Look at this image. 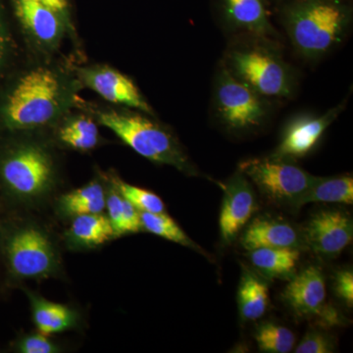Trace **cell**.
Segmentation results:
<instances>
[{"label":"cell","mask_w":353,"mask_h":353,"mask_svg":"<svg viewBox=\"0 0 353 353\" xmlns=\"http://www.w3.org/2000/svg\"><path fill=\"white\" fill-rule=\"evenodd\" d=\"M83 88L75 70L44 59L11 83L0 104V121L14 132L57 126L76 108Z\"/></svg>","instance_id":"6da1fadb"},{"label":"cell","mask_w":353,"mask_h":353,"mask_svg":"<svg viewBox=\"0 0 353 353\" xmlns=\"http://www.w3.org/2000/svg\"><path fill=\"white\" fill-rule=\"evenodd\" d=\"M280 16L296 52L315 61L343 43L352 26V6L350 0H289Z\"/></svg>","instance_id":"7a4b0ae2"},{"label":"cell","mask_w":353,"mask_h":353,"mask_svg":"<svg viewBox=\"0 0 353 353\" xmlns=\"http://www.w3.org/2000/svg\"><path fill=\"white\" fill-rule=\"evenodd\" d=\"M94 114L99 124L113 132L141 157L174 167L185 175H199L176 137L148 114L125 108L101 109Z\"/></svg>","instance_id":"3957f363"},{"label":"cell","mask_w":353,"mask_h":353,"mask_svg":"<svg viewBox=\"0 0 353 353\" xmlns=\"http://www.w3.org/2000/svg\"><path fill=\"white\" fill-rule=\"evenodd\" d=\"M259 41L234 44L228 50L225 67L232 75L266 99H285L294 90V75L277 50Z\"/></svg>","instance_id":"277c9868"},{"label":"cell","mask_w":353,"mask_h":353,"mask_svg":"<svg viewBox=\"0 0 353 353\" xmlns=\"http://www.w3.org/2000/svg\"><path fill=\"white\" fill-rule=\"evenodd\" d=\"M213 99L218 119L231 132L255 131L270 114L268 99L232 75L224 64L217 72Z\"/></svg>","instance_id":"5b68a950"},{"label":"cell","mask_w":353,"mask_h":353,"mask_svg":"<svg viewBox=\"0 0 353 353\" xmlns=\"http://www.w3.org/2000/svg\"><path fill=\"white\" fill-rule=\"evenodd\" d=\"M239 170L272 203L292 209L296 208V202L316 179L294 160L273 155L245 160L241 162Z\"/></svg>","instance_id":"8992f818"},{"label":"cell","mask_w":353,"mask_h":353,"mask_svg":"<svg viewBox=\"0 0 353 353\" xmlns=\"http://www.w3.org/2000/svg\"><path fill=\"white\" fill-rule=\"evenodd\" d=\"M0 175L16 196H41L54 181V162L46 146L34 141L23 143L2 158Z\"/></svg>","instance_id":"52a82bcc"},{"label":"cell","mask_w":353,"mask_h":353,"mask_svg":"<svg viewBox=\"0 0 353 353\" xmlns=\"http://www.w3.org/2000/svg\"><path fill=\"white\" fill-rule=\"evenodd\" d=\"M14 13L32 50L43 57L57 52L67 34H73L64 18L39 0H12Z\"/></svg>","instance_id":"ba28073f"},{"label":"cell","mask_w":353,"mask_h":353,"mask_svg":"<svg viewBox=\"0 0 353 353\" xmlns=\"http://www.w3.org/2000/svg\"><path fill=\"white\" fill-rule=\"evenodd\" d=\"M7 259L17 277L37 279L50 275L57 268V253L48 236L38 228L17 230L7 243Z\"/></svg>","instance_id":"9c48e42d"},{"label":"cell","mask_w":353,"mask_h":353,"mask_svg":"<svg viewBox=\"0 0 353 353\" xmlns=\"http://www.w3.org/2000/svg\"><path fill=\"white\" fill-rule=\"evenodd\" d=\"M83 88L99 94L104 101L153 116V109L141 90L122 72L104 64L88 65L75 69Z\"/></svg>","instance_id":"30bf717a"},{"label":"cell","mask_w":353,"mask_h":353,"mask_svg":"<svg viewBox=\"0 0 353 353\" xmlns=\"http://www.w3.org/2000/svg\"><path fill=\"white\" fill-rule=\"evenodd\" d=\"M221 185L224 190L219 218L221 241L230 245L256 211V194L248 176L240 170Z\"/></svg>","instance_id":"8fae6325"},{"label":"cell","mask_w":353,"mask_h":353,"mask_svg":"<svg viewBox=\"0 0 353 353\" xmlns=\"http://www.w3.org/2000/svg\"><path fill=\"white\" fill-rule=\"evenodd\" d=\"M305 245L317 254L334 257L352 241V218L340 210H322L310 218L303 233Z\"/></svg>","instance_id":"7c38bea8"},{"label":"cell","mask_w":353,"mask_h":353,"mask_svg":"<svg viewBox=\"0 0 353 353\" xmlns=\"http://www.w3.org/2000/svg\"><path fill=\"white\" fill-rule=\"evenodd\" d=\"M345 105V103L340 104L323 115H301L290 121L285 128L280 143L271 155L292 160L307 155L343 112Z\"/></svg>","instance_id":"4fadbf2b"},{"label":"cell","mask_w":353,"mask_h":353,"mask_svg":"<svg viewBox=\"0 0 353 353\" xmlns=\"http://www.w3.org/2000/svg\"><path fill=\"white\" fill-rule=\"evenodd\" d=\"M285 303L296 315L321 318L327 310L325 278L319 267L309 266L290 281L282 294Z\"/></svg>","instance_id":"5bb4252c"},{"label":"cell","mask_w":353,"mask_h":353,"mask_svg":"<svg viewBox=\"0 0 353 353\" xmlns=\"http://www.w3.org/2000/svg\"><path fill=\"white\" fill-rule=\"evenodd\" d=\"M224 24L233 31L261 39L278 38L266 0H216Z\"/></svg>","instance_id":"9a60e30c"},{"label":"cell","mask_w":353,"mask_h":353,"mask_svg":"<svg viewBox=\"0 0 353 353\" xmlns=\"http://www.w3.org/2000/svg\"><path fill=\"white\" fill-rule=\"evenodd\" d=\"M245 250L257 248H294L305 246L303 234L288 221L279 218L259 217L246 228L241 238Z\"/></svg>","instance_id":"2e32d148"},{"label":"cell","mask_w":353,"mask_h":353,"mask_svg":"<svg viewBox=\"0 0 353 353\" xmlns=\"http://www.w3.org/2000/svg\"><path fill=\"white\" fill-rule=\"evenodd\" d=\"M57 139L70 148L88 152L97 148L101 139L99 126L85 114L71 112L57 124Z\"/></svg>","instance_id":"e0dca14e"},{"label":"cell","mask_w":353,"mask_h":353,"mask_svg":"<svg viewBox=\"0 0 353 353\" xmlns=\"http://www.w3.org/2000/svg\"><path fill=\"white\" fill-rule=\"evenodd\" d=\"M352 204L353 178L352 176H316L314 182L296 202L299 209L308 203Z\"/></svg>","instance_id":"ac0fdd59"},{"label":"cell","mask_w":353,"mask_h":353,"mask_svg":"<svg viewBox=\"0 0 353 353\" xmlns=\"http://www.w3.org/2000/svg\"><path fill=\"white\" fill-rule=\"evenodd\" d=\"M269 304L268 284L248 269L241 275L238 292L239 312L241 319L255 321L266 312Z\"/></svg>","instance_id":"d6986e66"},{"label":"cell","mask_w":353,"mask_h":353,"mask_svg":"<svg viewBox=\"0 0 353 353\" xmlns=\"http://www.w3.org/2000/svg\"><path fill=\"white\" fill-rule=\"evenodd\" d=\"M250 262L268 278H289L296 273L301 250L294 248H257L250 250Z\"/></svg>","instance_id":"ffe728a7"},{"label":"cell","mask_w":353,"mask_h":353,"mask_svg":"<svg viewBox=\"0 0 353 353\" xmlns=\"http://www.w3.org/2000/svg\"><path fill=\"white\" fill-rule=\"evenodd\" d=\"M32 318L39 333H60L73 326L75 316L71 309L62 304L46 301L43 297L29 294Z\"/></svg>","instance_id":"44dd1931"},{"label":"cell","mask_w":353,"mask_h":353,"mask_svg":"<svg viewBox=\"0 0 353 353\" xmlns=\"http://www.w3.org/2000/svg\"><path fill=\"white\" fill-rule=\"evenodd\" d=\"M60 206L69 215L99 214L106 206L105 192L101 183L94 181L64 194L60 199Z\"/></svg>","instance_id":"7402d4cb"},{"label":"cell","mask_w":353,"mask_h":353,"mask_svg":"<svg viewBox=\"0 0 353 353\" xmlns=\"http://www.w3.org/2000/svg\"><path fill=\"white\" fill-rule=\"evenodd\" d=\"M69 232L76 243L85 246L103 245L116 236L108 217L101 213L76 216Z\"/></svg>","instance_id":"603a6c76"},{"label":"cell","mask_w":353,"mask_h":353,"mask_svg":"<svg viewBox=\"0 0 353 353\" xmlns=\"http://www.w3.org/2000/svg\"><path fill=\"white\" fill-rule=\"evenodd\" d=\"M139 216H141V228L148 231V233L155 234V236L163 238L165 240L173 241V243H178V245L187 246V248H192L196 252L205 254L201 246L196 245L181 229V227L176 224L175 221L172 219L170 216L167 215L166 213H150L139 211Z\"/></svg>","instance_id":"cb8c5ba5"},{"label":"cell","mask_w":353,"mask_h":353,"mask_svg":"<svg viewBox=\"0 0 353 353\" xmlns=\"http://www.w3.org/2000/svg\"><path fill=\"white\" fill-rule=\"evenodd\" d=\"M254 338L260 352L267 353H289L296 343V336L289 328L274 322L261 323Z\"/></svg>","instance_id":"d4e9b609"},{"label":"cell","mask_w":353,"mask_h":353,"mask_svg":"<svg viewBox=\"0 0 353 353\" xmlns=\"http://www.w3.org/2000/svg\"><path fill=\"white\" fill-rule=\"evenodd\" d=\"M114 185L120 192L121 196L131 202L141 212L163 213L165 212V204L154 192L141 189L136 185L123 182L119 179L114 180Z\"/></svg>","instance_id":"484cf974"},{"label":"cell","mask_w":353,"mask_h":353,"mask_svg":"<svg viewBox=\"0 0 353 353\" xmlns=\"http://www.w3.org/2000/svg\"><path fill=\"white\" fill-rule=\"evenodd\" d=\"M334 352V343L326 334L318 331H310L304 336L296 353H330Z\"/></svg>","instance_id":"4316f807"},{"label":"cell","mask_w":353,"mask_h":353,"mask_svg":"<svg viewBox=\"0 0 353 353\" xmlns=\"http://www.w3.org/2000/svg\"><path fill=\"white\" fill-rule=\"evenodd\" d=\"M123 206H124V197L121 196L115 187L106 199L105 208H108V219L112 225L116 236L122 234Z\"/></svg>","instance_id":"83f0119b"},{"label":"cell","mask_w":353,"mask_h":353,"mask_svg":"<svg viewBox=\"0 0 353 353\" xmlns=\"http://www.w3.org/2000/svg\"><path fill=\"white\" fill-rule=\"evenodd\" d=\"M19 352L22 353H53L58 352L57 345L44 334H31L25 336L19 343Z\"/></svg>","instance_id":"f1b7e54d"},{"label":"cell","mask_w":353,"mask_h":353,"mask_svg":"<svg viewBox=\"0 0 353 353\" xmlns=\"http://www.w3.org/2000/svg\"><path fill=\"white\" fill-rule=\"evenodd\" d=\"M334 292L341 301H345L347 306L353 304V272L340 270L336 272L334 283Z\"/></svg>","instance_id":"f546056e"},{"label":"cell","mask_w":353,"mask_h":353,"mask_svg":"<svg viewBox=\"0 0 353 353\" xmlns=\"http://www.w3.org/2000/svg\"><path fill=\"white\" fill-rule=\"evenodd\" d=\"M53 10L59 13L71 29L74 30V24L72 22L71 0H39Z\"/></svg>","instance_id":"4dcf8cb0"},{"label":"cell","mask_w":353,"mask_h":353,"mask_svg":"<svg viewBox=\"0 0 353 353\" xmlns=\"http://www.w3.org/2000/svg\"><path fill=\"white\" fill-rule=\"evenodd\" d=\"M9 50V38L7 34L6 27L2 22V17L0 15V68L6 60L7 51Z\"/></svg>","instance_id":"1f68e13d"}]
</instances>
